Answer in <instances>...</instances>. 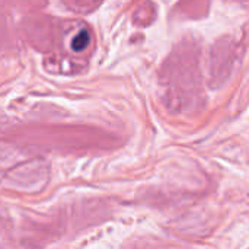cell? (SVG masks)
Listing matches in <instances>:
<instances>
[{"mask_svg": "<svg viewBox=\"0 0 249 249\" xmlns=\"http://www.w3.org/2000/svg\"><path fill=\"white\" fill-rule=\"evenodd\" d=\"M88 45H89V34L86 31L79 32L71 42V48L74 51H83Z\"/></svg>", "mask_w": 249, "mask_h": 249, "instance_id": "obj_1", "label": "cell"}]
</instances>
